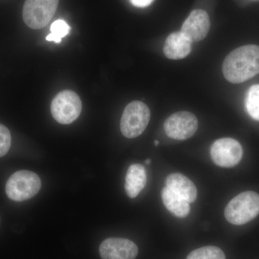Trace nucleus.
Here are the masks:
<instances>
[{
    "label": "nucleus",
    "mask_w": 259,
    "mask_h": 259,
    "mask_svg": "<svg viewBox=\"0 0 259 259\" xmlns=\"http://www.w3.org/2000/svg\"><path fill=\"white\" fill-rule=\"evenodd\" d=\"M192 44L190 39L182 32H172L165 41L163 53L168 59L180 60L190 54Z\"/></svg>",
    "instance_id": "nucleus-11"
},
{
    "label": "nucleus",
    "mask_w": 259,
    "mask_h": 259,
    "mask_svg": "<svg viewBox=\"0 0 259 259\" xmlns=\"http://www.w3.org/2000/svg\"><path fill=\"white\" fill-rule=\"evenodd\" d=\"M11 146V135L8 127L0 124V157L5 156Z\"/></svg>",
    "instance_id": "nucleus-18"
},
{
    "label": "nucleus",
    "mask_w": 259,
    "mask_h": 259,
    "mask_svg": "<svg viewBox=\"0 0 259 259\" xmlns=\"http://www.w3.org/2000/svg\"><path fill=\"white\" fill-rule=\"evenodd\" d=\"M187 259H226V255L216 246H204L191 252Z\"/></svg>",
    "instance_id": "nucleus-16"
},
{
    "label": "nucleus",
    "mask_w": 259,
    "mask_h": 259,
    "mask_svg": "<svg viewBox=\"0 0 259 259\" xmlns=\"http://www.w3.org/2000/svg\"><path fill=\"white\" fill-rule=\"evenodd\" d=\"M259 214V194L253 191L242 192L231 200L225 209V217L230 223L241 226Z\"/></svg>",
    "instance_id": "nucleus-2"
},
{
    "label": "nucleus",
    "mask_w": 259,
    "mask_h": 259,
    "mask_svg": "<svg viewBox=\"0 0 259 259\" xmlns=\"http://www.w3.org/2000/svg\"><path fill=\"white\" fill-rule=\"evenodd\" d=\"M70 30L71 28L64 20H56L51 25V33L47 37V40L59 44L61 42V39L69 34Z\"/></svg>",
    "instance_id": "nucleus-17"
},
{
    "label": "nucleus",
    "mask_w": 259,
    "mask_h": 259,
    "mask_svg": "<svg viewBox=\"0 0 259 259\" xmlns=\"http://www.w3.org/2000/svg\"><path fill=\"white\" fill-rule=\"evenodd\" d=\"M223 72L233 83L244 82L259 74V46H243L231 51L223 62Z\"/></svg>",
    "instance_id": "nucleus-1"
},
{
    "label": "nucleus",
    "mask_w": 259,
    "mask_h": 259,
    "mask_svg": "<svg viewBox=\"0 0 259 259\" xmlns=\"http://www.w3.org/2000/svg\"><path fill=\"white\" fill-rule=\"evenodd\" d=\"M59 0H25L23 10L24 22L30 28L38 30L50 23L55 15Z\"/></svg>",
    "instance_id": "nucleus-6"
},
{
    "label": "nucleus",
    "mask_w": 259,
    "mask_h": 259,
    "mask_svg": "<svg viewBox=\"0 0 259 259\" xmlns=\"http://www.w3.org/2000/svg\"><path fill=\"white\" fill-rule=\"evenodd\" d=\"M163 127L168 137L184 141L190 139L197 132L198 120L192 112L181 111L170 115L165 121Z\"/></svg>",
    "instance_id": "nucleus-7"
},
{
    "label": "nucleus",
    "mask_w": 259,
    "mask_h": 259,
    "mask_svg": "<svg viewBox=\"0 0 259 259\" xmlns=\"http://www.w3.org/2000/svg\"><path fill=\"white\" fill-rule=\"evenodd\" d=\"M82 104L79 95L71 90L58 94L51 102V112L59 123L69 125L79 117Z\"/></svg>",
    "instance_id": "nucleus-5"
},
{
    "label": "nucleus",
    "mask_w": 259,
    "mask_h": 259,
    "mask_svg": "<svg viewBox=\"0 0 259 259\" xmlns=\"http://www.w3.org/2000/svg\"><path fill=\"white\" fill-rule=\"evenodd\" d=\"M161 198L166 208L177 217H187L190 212V203L167 187L162 190Z\"/></svg>",
    "instance_id": "nucleus-14"
},
{
    "label": "nucleus",
    "mask_w": 259,
    "mask_h": 259,
    "mask_svg": "<svg viewBox=\"0 0 259 259\" xmlns=\"http://www.w3.org/2000/svg\"><path fill=\"white\" fill-rule=\"evenodd\" d=\"M210 28L209 15L202 10H194L182 25L180 31L192 42L200 41L208 34Z\"/></svg>",
    "instance_id": "nucleus-10"
},
{
    "label": "nucleus",
    "mask_w": 259,
    "mask_h": 259,
    "mask_svg": "<svg viewBox=\"0 0 259 259\" xmlns=\"http://www.w3.org/2000/svg\"><path fill=\"white\" fill-rule=\"evenodd\" d=\"M166 187L177 195L192 203L197 199V190L193 182L180 173L171 174L166 179Z\"/></svg>",
    "instance_id": "nucleus-12"
},
{
    "label": "nucleus",
    "mask_w": 259,
    "mask_h": 259,
    "mask_svg": "<svg viewBox=\"0 0 259 259\" xmlns=\"http://www.w3.org/2000/svg\"><path fill=\"white\" fill-rule=\"evenodd\" d=\"M147 182V175L143 165L135 163L127 170L125 177V189L130 198H136L144 190Z\"/></svg>",
    "instance_id": "nucleus-13"
},
{
    "label": "nucleus",
    "mask_w": 259,
    "mask_h": 259,
    "mask_svg": "<svg viewBox=\"0 0 259 259\" xmlns=\"http://www.w3.org/2000/svg\"><path fill=\"white\" fill-rule=\"evenodd\" d=\"M151 118V112L146 104L134 101L126 106L120 120V131L127 139L139 137L144 132Z\"/></svg>",
    "instance_id": "nucleus-3"
},
{
    "label": "nucleus",
    "mask_w": 259,
    "mask_h": 259,
    "mask_svg": "<svg viewBox=\"0 0 259 259\" xmlns=\"http://www.w3.org/2000/svg\"><path fill=\"white\" fill-rule=\"evenodd\" d=\"M41 187L40 177L34 172H15L6 184V193L10 199L15 202H22L33 197Z\"/></svg>",
    "instance_id": "nucleus-4"
},
{
    "label": "nucleus",
    "mask_w": 259,
    "mask_h": 259,
    "mask_svg": "<svg viewBox=\"0 0 259 259\" xmlns=\"http://www.w3.org/2000/svg\"><path fill=\"white\" fill-rule=\"evenodd\" d=\"M158 144H159V141H154V145H155V146H158Z\"/></svg>",
    "instance_id": "nucleus-21"
},
{
    "label": "nucleus",
    "mask_w": 259,
    "mask_h": 259,
    "mask_svg": "<svg viewBox=\"0 0 259 259\" xmlns=\"http://www.w3.org/2000/svg\"><path fill=\"white\" fill-rule=\"evenodd\" d=\"M243 148L236 140L223 138L213 143L210 155L216 165L224 168L236 166L243 157Z\"/></svg>",
    "instance_id": "nucleus-8"
},
{
    "label": "nucleus",
    "mask_w": 259,
    "mask_h": 259,
    "mask_svg": "<svg viewBox=\"0 0 259 259\" xmlns=\"http://www.w3.org/2000/svg\"><path fill=\"white\" fill-rule=\"evenodd\" d=\"M154 0H131L133 5L137 8H146L151 5Z\"/></svg>",
    "instance_id": "nucleus-19"
},
{
    "label": "nucleus",
    "mask_w": 259,
    "mask_h": 259,
    "mask_svg": "<svg viewBox=\"0 0 259 259\" xmlns=\"http://www.w3.org/2000/svg\"><path fill=\"white\" fill-rule=\"evenodd\" d=\"M245 107L250 117L259 121V84L253 85L248 90L245 98Z\"/></svg>",
    "instance_id": "nucleus-15"
},
{
    "label": "nucleus",
    "mask_w": 259,
    "mask_h": 259,
    "mask_svg": "<svg viewBox=\"0 0 259 259\" xmlns=\"http://www.w3.org/2000/svg\"><path fill=\"white\" fill-rule=\"evenodd\" d=\"M145 163H146V165H149L150 163H151V159H150V158H148V159H146V161H145Z\"/></svg>",
    "instance_id": "nucleus-20"
},
{
    "label": "nucleus",
    "mask_w": 259,
    "mask_h": 259,
    "mask_svg": "<svg viewBox=\"0 0 259 259\" xmlns=\"http://www.w3.org/2000/svg\"><path fill=\"white\" fill-rule=\"evenodd\" d=\"M100 253L102 259H135L139 253V248L128 239L110 238L102 242Z\"/></svg>",
    "instance_id": "nucleus-9"
}]
</instances>
